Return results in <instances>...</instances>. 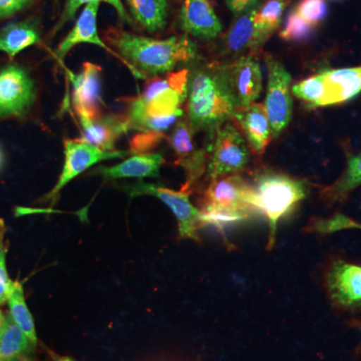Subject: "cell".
I'll use <instances>...</instances> for the list:
<instances>
[{
	"label": "cell",
	"mask_w": 361,
	"mask_h": 361,
	"mask_svg": "<svg viewBox=\"0 0 361 361\" xmlns=\"http://www.w3.org/2000/svg\"><path fill=\"white\" fill-rule=\"evenodd\" d=\"M164 161L165 160L161 154H135L118 165L97 169L94 174L102 176L106 180L157 178L160 175Z\"/></svg>",
	"instance_id": "cell-21"
},
{
	"label": "cell",
	"mask_w": 361,
	"mask_h": 361,
	"mask_svg": "<svg viewBox=\"0 0 361 361\" xmlns=\"http://www.w3.org/2000/svg\"><path fill=\"white\" fill-rule=\"evenodd\" d=\"M37 96V85L27 68L18 63L0 68V121L25 118Z\"/></svg>",
	"instance_id": "cell-6"
},
{
	"label": "cell",
	"mask_w": 361,
	"mask_h": 361,
	"mask_svg": "<svg viewBox=\"0 0 361 361\" xmlns=\"http://www.w3.org/2000/svg\"><path fill=\"white\" fill-rule=\"evenodd\" d=\"M78 121L82 127L80 139L106 152L116 151V141L128 132L125 118L115 116L99 115L92 118L78 116Z\"/></svg>",
	"instance_id": "cell-20"
},
{
	"label": "cell",
	"mask_w": 361,
	"mask_h": 361,
	"mask_svg": "<svg viewBox=\"0 0 361 361\" xmlns=\"http://www.w3.org/2000/svg\"><path fill=\"white\" fill-rule=\"evenodd\" d=\"M187 99L188 122L195 132H205L211 139L239 109L225 63H201L189 70Z\"/></svg>",
	"instance_id": "cell-2"
},
{
	"label": "cell",
	"mask_w": 361,
	"mask_h": 361,
	"mask_svg": "<svg viewBox=\"0 0 361 361\" xmlns=\"http://www.w3.org/2000/svg\"><path fill=\"white\" fill-rule=\"evenodd\" d=\"M257 2L259 0H227V6L235 16H238Z\"/></svg>",
	"instance_id": "cell-34"
},
{
	"label": "cell",
	"mask_w": 361,
	"mask_h": 361,
	"mask_svg": "<svg viewBox=\"0 0 361 361\" xmlns=\"http://www.w3.org/2000/svg\"><path fill=\"white\" fill-rule=\"evenodd\" d=\"M130 152L113 151L106 152L92 146L89 142L80 140H66L65 142V164L63 171L59 175L58 183L47 195V199L51 204L56 203L59 195L63 189L78 176L82 174L87 169L92 167L102 161L111 160V159L125 158L129 156Z\"/></svg>",
	"instance_id": "cell-10"
},
{
	"label": "cell",
	"mask_w": 361,
	"mask_h": 361,
	"mask_svg": "<svg viewBox=\"0 0 361 361\" xmlns=\"http://www.w3.org/2000/svg\"><path fill=\"white\" fill-rule=\"evenodd\" d=\"M99 1H92L87 4L82 9V13L78 16L77 23L73 26V30L68 33V35L59 44L58 49L54 51V56L58 59L59 63H63L66 54L80 44H90L99 45L101 49L110 52L114 56H116L118 61H122L120 56L116 54L103 39H101L97 30V13H99Z\"/></svg>",
	"instance_id": "cell-16"
},
{
	"label": "cell",
	"mask_w": 361,
	"mask_h": 361,
	"mask_svg": "<svg viewBox=\"0 0 361 361\" xmlns=\"http://www.w3.org/2000/svg\"><path fill=\"white\" fill-rule=\"evenodd\" d=\"M7 361H33V360L28 355H20V356H18V357L13 358V360H9Z\"/></svg>",
	"instance_id": "cell-35"
},
{
	"label": "cell",
	"mask_w": 361,
	"mask_h": 361,
	"mask_svg": "<svg viewBox=\"0 0 361 361\" xmlns=\"http://www.w3.org/2000/svg\"><path fill=\"white\" fill-rule=\"evenodd\" d=\"M9 306V314L14 320V322L20 326L23 334L27 338L37 346V336L35 331V322L27 304L25 302V292H23V284L18 281H14L11 290L9 292L7 299Z\"/></svg>",
	"instance_id": "cell-26"
},
{
	"label": "cell",
	"mask_w": 361,
	"mask_h": 361,
	"mask_svg": "<svg viewBox=\"0 0 361 361\" xmlns=\"http://www.w3.org/2000/svg\"><path fill=\"white\" fill-rule=\"evenodd\" d=\"M130 16L149 33L161 32L167 25V0H126Z\"/></svg>",
	"instance_id": "cell-24"
},
{
	"label": "cell",
	"mask_w": 361,
	"mask_h": 361,
	"mask_svg": "<svg viewBox=\"0 0 361 361\" xmlns=\"http://www.w3.org/2000/svg\"><path fill=\"white\" fill-rule=\"evenodd\" d=\"M108 42L139 80L165 75L180 63H191L198 58L197 45L186 35L154 39L123 30H111L108 33Z\"/></svg>",
	"instance_id": "cell-1"
},
{
	"label": "cell",
	"mask_w": 361,
	"mask_h": 361,
	"mask_svg": "<svg viewBox=\"0 0 361 361\" xmlns=\"http://www.w3.org/2000/svg\"><path fill=\"white\" fill-rule=\"evenodd\" d=\"M356 329L360 330V331L361 332V322L356 323Z\"/></svg>",
	"instance_id": "cell-39"
},
{
	"label": "cell",
	"mask_w": 361,
	"mask_h": 361,
	"mask_svg": "<svg viewBox=\"0 0 361 361\" xmlns=\"http://www.w3.org/2000/svg\"><path fill=\"white\" fill-rule=\"evenodd\" d=\"M92 1H104L106 4H111L114 8L116 9V13L118 14V18L123 23H132V18L129 16V13L126 11L125 6H123L122 0H66L65 8H63V13H61V18L58 20V23L54 25L52 33L54 35L58 33L61 28L63 27L71 20H73L77 13L78 9L84 4H90Z\"/></svg>",
	"instance_id": "cell-28"
},
{
	"label": "cell",
	"mask_w": 361,
	"mask_h": 361,
	"mask_svg": "<svg viewBox=\"0 0 361 361\" xmlns=\"http://www.w3.org/2000/svg\"><path fill=\"white\" fill-rule=\"evenodd\" d=\"M293 11L301 20L316 27L326 18L329 6L326 0H300Z\"/></svg>",
	"instance_id": "cell-30"
},
{
	"label": "cell",
	"mask_w": 361,
	"mask_h": 361,
	"mask_svg": "<svg viewBox=\"0 0 361 361\" xmlns=\"http://www.w3.org/2000/svg\"><path fill=\"white\" fill-rule=\"evenodd\" d=\"M259 7L260 4L257 2L236 16L225 37L224 49L227 54L239 56L256 54L269 39V33L261 30L256 23Z\"/></svg>",
	"instance_id": "cell-15"
},
{
	"label": "cell",
	"mask_w": 361,
	"mask_h": 361,
	"mask_svg": "<svg viewBox=\"0 0 361 361\" xmlns=\"http://www.w3.org/2000/svg\"><path fill=\"white\" fill-rule=\"evenodd\" d=\"M228 82L239 108L255 103L263 87L262 71L256 54L239 56L225 63Z\"/></svg>",
	"instance_id": "cell-14"
},
{
	"label": "cell",
	"mask_w": 361,
	"mask_h": 361,
	"mask_svg": "<svg viewBox=\"0 0 361 361\" xmlns=\"http://www.w3.org/2000/svg\"><path fill=\"white\" fill-rule=\"evenodd\" d=\"M287 4L288 0H268L264 6H260L255 16L259 27L272 35L281 23Z\"/></svg>",
	"instance_id": "cell-27"
},
{
	"label": "cell",
	"mask_w": 361,
	"mask_h": 361,
	"mask_svg": "<svg viewBox=\"0 0 361 361\" xmlns=\"http://www.w3.org/2000/svg\"><path fill=\"white\" fill-rule=\"evenodd\" d=\"M180 21L183 30L197 39H214L222 32V23L209 0H185Z\"/></svg>",
	"instance_id": "cell-18"
},
{
	"label": "cell",
	"mask_w": 361,
	"mask_h": 361,
	"mask_svg": "<svg viewBox=\"0 0 361 361\" xmlns=\"http://www.w3.org/2000/svg\"><path fill=\"white\" fill-rule=\"evenodd\" d=\"M2 164H4V153H2L1 149H0V168H1Z\"/></svg>",
	"instance_id": "cell-38"
},
{
	"label": "cell",
	"mask_w": 361,
	"mask_h": 361,
	"mask_svg": "<svg viewBox=\"0 0 361 361\" xmlns=\"http://www.w3.org/2000/svg\"><path fill=\"white\" fill-rule=\"evenodd\" d=\"M361 230V223L350 219L343 214L336 213L326 219H313L306 228V231L314 234L327 235L341 230Z\"/></svg>",
	"instance_id": "cell-29"
},
{
	"label": "cell",
	"mask_w": 361,
	"mask_h": 361,
	"mask_svg": "<svg viewBox=\"0 0 361 361\" xmlns=\"http://www.w3.org/2000/svg\"><path fill=\"white\" fill-rule=\"evenodd\" d=\"M66 78L71 85V103L78 116L96 118L102 115V68L85 63L82 71L75 73L66 68Z\"/></svg>",
	"instance_id": "cell-13"
},
{
	"label": "cell",
	"mask_w": 361,
	"mask_h": 361,
	"mask_svg": "<svg viewBox=\"0 0 361 361\" xmlns=\"http://www.w3.org/2000/svg\"><path fill=\"white\" fill-rule=\"evenodd\" d=\"M195 130L188 120H180L170 135V144L176 155V164L184 169L187 180L182 190L191 193L208 165L209 148L200 149L194 142Z\"/></svg>",
	"instance_id": "cell-12"
},
{
	"label": "cell",
	"mask_w": 361,
	"mask_h": 361,
	"mask_svg": "<svg viewBox=\"0 0 361 361\" xmlns=\"http://www.w3.org/2000/svg\"><path fill=\"white\" fill-rule=\"evenodd\" d=\"M35 348L37 346L23 334L11 314H7L0 334V361L13 360L20 355H30Z\"/></svg>",
	"instance_id": "cell-25"
},
{
	"label": "cell",
	"mask_w": 361,
	"mask_h": 361,
	"mask_svg": "<svg viewBox=\"0 0 361 361\" xmlns=\"http://www.w3.org/2000/svg\"><path fill=\"white\" fill-rule=\"evenodd\" d=\"M319 75L323 85L320 108L346 103L361 94V66L322 71Z\"/></svg>",
	"instance_id": "cell-17"
},
{
	"label": "cell",
	"mask_w": 361,
	"mask_h": 361,
	"mask_svg": "<svg viewBox=\"0 0 361 361\" xmlns=\"http://www.w3.org/2000/svg\"><path fill=\"white\" fill-rule=\"evenodd\" d=\"M314 30L315 27L301 20L292 11L287 18L283 30L280 32V37L288 42H302V40L310 39Z\"/></svg>",
	"instance_id": "cell-31"
},
{
	"label": "cell",
	"mask_w": 361,
	"mask_h": 361,
	"mask_svg": "<svg viewBox=\"0 0 361 361\" xmlns=\"http://www.w3.org/2000/svg\"><path fill=\"white\" fill-rule=\"evenodd\" d=\"M209 149L206 172L211 180L238 174L250 163V147L233 123H225L217 130Z\"/></svg>",
	"instance_id": "cell-5"
},
{
	"label": "cell",
	"mask_w": 361,
	"mask_h": 361,
	"mask_svg": "<svg viewBox=\"0 0 361 361\" xmlns=\"http://www.w3.org/2000/svg\"><path fill=\"white\" fill-rule=\"evenodd\" d=\"M361 186V152L351 155L341 177L322 191L323 200L329 205L343 203L355 190Z\"/></svg>",
	"instance_id": "cell-23"
},
{
	"label": "cell",
	"mask_w": 361,
	"mask_h": 361,
	"mask_svg": "<svg viewBox=\"0 0 361 361\" xmlns=\"http://www.w3.org/2000/svg\"><path fill=\"white\" fill-rule=\"evenodd\" d=\"M4 318H6V316H4L2 311L0 310V334H1L2 329H4Z\"/></svg>",
	"instance_id": "cell-36"
},
{
	"label": "cell",
	"mask_w": 361,
	"mask_h": 361,
	"mask_svg": "<svg viewBox=\"0 0 361 361\" xmlns=\"http://www.w3.org/2000/svg\"><path fill=\"white\" fill-rule=\"evenodd\" d=\"M40 44L39 23L32 18L7 23L0 28V51L6 52L11 59L28 47Z\"/></svg>",
	"instance_id": "cell-22"
},
{
	"label": "cell",
	"mask_w": 361,
	"mask_h": 361,
	"mask_svg": "<svg viewBox=\"0 0 361 361\" xmlns=\"http://www.w3.org/2000/svg\"><path fill=\"white\" fill-rule=\"evenodd\" d=\"M233 118L238 122L252 151L262 155L272 139V130L264 104L253 103L235 111Z\"/></svg>",
	"instance_id": "cell-19"
},
{
	"label": "cell",
	"mask_w": 361,
	"mask_h": 361,
	"mask_svg": "<svg viewBox=\"0 0 361 361\" xmlns=\"http://www.w3.org/2000/svg\"><path fill=\"white\" fill-rule=\"evenodd\" d=\"M324 288L332 305L341 310L361 308V266L337 259L324 273Z\"/></svg>",
	"instance_id": "cell-11"
},
{
	"label": "cell",
	"mask_w": 361,
	"mask_h": 361,
	"mask_svg": "<svg viewBox=\"0 0 361 361\" xmlns=\"http://www.w3.org/2000/svg\"><path fill=\"white\" fill-rule=\"evenodd\" d=\"M6 233L4 221L0 219V305L6 302L14 282L7 272L6 256L8 247L6 241Z\"/></svg>",
	"instance_id": "cell-32"
},
{
	"label": "cell",
	"mask_w": 361,
	"mask_h": 361,
	"mask_svg": "<svg viewBox=\"0 0 361 361\" xmlns=\"http://www.w3.org/2000/svg\"><path fill=\"white\" fill-rule=\"evenodd\" d=\"M127 191L129 192L130 197L144 196V195L156 197L168 206L174 214L178 221L180 238L192 239L195 241L200 240L199 230L204 227L202 211H199L190 202V192L182 189L180 191H174L169 188L141 182V180L133 186L127 187Z\"/></svg>",
	"instance_id": "cell-8"
},
{
	"label": "cell",
	"mask_w": 361,
	"mask_h": 361,
	"mask_svg": "<svg viewBox=\"0 0 361 361\" xmlns=\"http://www.w3.org/2000/svg\"><path fill=\"white\" fill-rule=\"evenodd\" d=\"M189 70L170 73L165 78H155L139 97L129 104L128 132L145 118H179L183 116V104L188 97Z\"/></svg>",
	"instance_id": "cell-4"
},
{
	"label": "cell",
	"mask_w": 361,
	"mask_h": 361,
	"mask_svg": "<svg viewBox=\"0 0 361 361\" xmlns=\"http://www.w3.org/2000/svg\"><path fill=\"white\" fill-rule=\"evenodd\" d=\"M203 211L235 216L244 221L254 212L252 187L238 174L211 180L204 194Z\"/></svg>",
	"instance_id": "cell-7"
},
{
	"label": "cell",
	"mask_w": 361,
	"mask_h": 361,
	"mask_svg": "<svg viewBox=\"0 0 361 361\" xmlns=\"http://www.w3.org/2000/svg\"><path fill=\"white\" fill-rule=\"evenodd\" d=\"M251 187L252 208L265 216L269 225L267 249L270 250L276 241L278 223L307 197V185L288 175L265 172L256 178Z\"/></svg>",
	"instance_id": "cell-3"
},
{
	"label": "cell",
	"mask_w": 361,
	"mask_h": 361,
	"mask_svg": "<svg viewBox=\"0 0 361 361\" xmlns=\"http://www.w3.org/2000/svg\"><path fill=\"white\" fill-rule=\"evenodd\" d=\"M58 361H75V360H73V358L66 357V356H63V357H59Z\"/></svg>",
	"instance_id": "cell-37"
},
{
	"label": "cell",
	"mask_w": 361,
	"mask_h": 361,
	"mask_svg": "<svg viewBox=\"0 0 361 361\" xmlns=\"http://www.w3.org/2000/svg\"><path fill=\"white\" fill-rule=\"evenodd\" d=\"M35 0H0V20L8 18L27 8Z\"/></svg>",
	"instance_id": "cell-33"
},
{
	"label": "cell",
	"mask_w": 361,
	"mask_h": 361,
	"mask_svg": "<svg viewBox=\"0 0 361 361\" xmlns=\"http://www.w3.org/2000/svg\"><path fill=\"white\" fill-rule=\"evenodd\" d=\"M268 71L267 92L265 109L272 130L278 137L291 122L293 115V99L290 89L291 75L289 71L273 56H266Z\"/></svg>",
	"instance_id": "cell-9"
}]
</instances>
